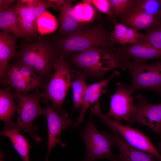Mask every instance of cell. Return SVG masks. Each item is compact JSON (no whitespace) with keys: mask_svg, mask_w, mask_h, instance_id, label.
<instances>
[{"mask_svg":"<svg viewBox=\"0 0 161 161\" xmlns=\"http://www.w3.org/2000/svg\"><path fill=\"white\" fill-rule=\"evenodd\" d=\"M159 2H160V16L161 17V0H159Z\"/></svg>","mask_w":161,"mask_h":161,"instance_id":"36","label":"cell"},{"mask_svg":"<svg viewBox=\"0 0 161 161\" xmlns=\"http://www.w3.org/2000/svg\"><path fill=\"white\" fill-rule=\"evenodd\" d=\"M136 98L137 102L134 105L130 124L136 122L143 125L161 137V103H149L141 94Z\"/></svg>","mask_w":161,"mask_h":161,"instance_id":"9","label":"cell"},{"mask_svg":"<svg viewBox=\"0 0 161 161\" xmlns=\"http://www.w3.org/2000/svg\"><path fill=\"white\" fill-rule=\"evenodd\" d=\"M71 0H64L58 7L59 33L64 35L75 32L79 26V22L74 14Z\"/></svg>","mask_w":161,"mask_h":161,"instance_id":"18","label":"cell"},{"mask_svg":"<svg viewBox=\"0 0 161 161\" xmlns=\"http://www.w3.org/2000/svg\"><path fill=\"white\" fill-rule=\"evenodd\" d=\"M35 90L31 95L15 92L13 93L18 104L17 119L14 126L29 134L36 143H38L42 139L35 134L37 128L33 125V123L38 116L44 115L45 109L41 108L40 103L41 93L39 89Z\"/></svg>","mask_w":161,"mask_h":161,"instance_id":"5","label":"cell"},{"mask_svg":"<svg viewBox=\"0 0 161 161\" xmlns=\"http://www.w3.org/2000/svg\"><path fill=\"white\" fill-rule=\"evenodd\" d=\"M15 1V0H0V13L9 8Z\"/></svg>","mask_w":161,"mask_h":161,"instance_id":"31","label":"cell"},{"mask_svg":"<svg viewBox=\"0 0 161 161\" xmlns=\"http://www.w3.org/2000/svg\"><path fill=\"white\" fill-rule=\"evenodd\" d=\"M119 19L120 23L138 31L142 30L147 32L161 24L160 10L156 14H151L143 7L140 0H134Z\"/></svg>","mask_w":161,"mask_h":161,"instance_id":"10","label":"cell"},{"mask_svg":"<svg viewBox=\"0 0 161 161\" xmlns=\"http://www.w3.org/2000/svg\"><path fill=\"white\" fill-rule=\"evenodd\" d=\"M114 23V30L111 34L112 44H119L120 46L134 43L144 38V34L141 33L136 30L118 23L115 19Z\"/></svg>","mask_w":161,"mask_h":161,"instance_id":"19","label":"cell"},{"mask_svg":"<svg viewBox=\"0 0 161 161\" xmlns=\"http://www.w3.org/2000/svg\"><path fill=\"white\" fill-rule=\"evenodd\" d=\"M110 161H123L119 159L118 158V157H117L116 158Z\"/></svg>","mask_w":161,"mask_h":161,"instance_id":"35","label":"cell"},{"mask_svg":"<svg viewBox=\"0 0 161 161\" xmlns=\"http://www.w3.org/2000/svg\"><path fill=\"white\" fill-rule=\"evenodd\" d=\"M120 74L119 71H114L107 78L88 86L83 97L80 114L76 122V127L83 121L85 113L89 107L98 100L100 97L106 92L110 81L118 77Z\"/></svg>","mask_w":161,"mask_h":161,"instance_id":"14","label":"cell"},{"mask_svg":"<svg viewBox=\"0 0 161 161\" xmlns=\"http://www.w3.org/2000/svg\"><path fill=\"white\" fill-rule=\"evenodd\" d=\"M61 54L48 41L38 38L22 45L16 62L31 68L47 83L52 74L55 62Z\"/></svg>","mask_w":161,"mask_h":161,"instance_id":"2","label":"cell"},{"mask_svg":"<svg viewBox=\"0 0 161 161\" xmlns=\"http://www.w3.org/2000/svg\"><path fill=\"white\" fill-rule=\"evenodd\" d=\"M81 134L86 151V157L81 161H95L103 158L111 161L117 157L112 151L115 144L113 137L104 131H99L91 118L88 121Z\"/></svg>","mask_w":161,"mask_h":161,"instance_id":"6","label":"cell"},{"mask_svg":"<svg viewBox=\"0 0 161 161\" xmlns=\"http://www.w3.org/2000/svg\"><path fill=\"white\" fill-rule=\"evenodd\" d=\"M117 48L128 61L143 63L151 60L158 59L161 61V51L143 38L134 43L120 46Z\"/></svg>","mask_w":161,"mask_h":161,"instance_id":"13","label":"cell"},{"mask_svg":"<svg viewBox=\"0 0 161 161\" xmlns=\"http://www.w3.org/2000/svg\"><path fill=\"white\" fill-rule=\"evenodd\" d=\"M113 135L115 144L117 147L118 158L123 161H157L152 154L138 149L128 143L110 125L106 124Z\"/></svg>","mask_w":161,"mask_h":161,"instance_id":"15","label":"cell"},{"mask_svg":"<svg viewBox=\"0 0 161 161\" xmlns=\"http://www.w3.org/2000/svg\"><path fill=\"white\" fill-rule=\"evenodd\" d=\"M17 2L9 8L0 13V28L1 31L9 32L17 38L30 39L28 35L23 30L19 23L16 14Z\"/></svg>","mask_w":161,"mask_h":161,"instance_id":"17","label":"cell"},{"mask_svg":"<svg viewBox=\"0 0 161 161\" xmlns=\"http://www.w3.org/2000/svg\"><path fill=\"white\" fill-rule=\"evenodd\" d=\"M11 88L0 90V119L5 123L4 127H12L14 123L12 118L17 111V106L15 103L14 96L10 92Z\"/></svg>","mask_w":161,"mask_h":161,"instance_id":"20","label":"cell"},{"mask_svg":"<svg viewBox=\"0 0 161 161\" xmlns=\"http://www.w3.org/2000/svg\"><path fill=\"white\" fill-rule=\"evenodd\" d=\"M134 0H110V16L113 21L120 18L129 8Z\"/></svg>","mask_w":161,"mask_h":161,"instance_id":"28","label":"cell"},{"mask_svg":"<svg viewBox=\"0 0 161 161\" xmlns=\"http://www.w3.org/2000/svg\"><path fill=\"white\" fill-rule=\"evenodd\" d=\"M16 12L20 25L29 38L36 37L38 34L37 29L30 21L27 16V6L21 0L17 2Z\"/></svg>","mask_w":161,"mask_h":161,"instance_id":"25","label":"cell"},{"mask_svg":"<svg viewBox=\"0 0 161 161\" xmlns=\"http://www.w3.org/2000/svg\"><path fill=\"white\" fill-rule=\"evenodd\" d=\"M97 47L70 55L72 62L93 79H103L108 72L115 69L126 70L128 61L117 48Z\"/></svg>","mask_w":161,"mask_h":161,"instance_id":"1","label":"cell"},{"mask_svg":"<svg viewBox=\"0 0 161 161\" xmlns=\"http://www.w3.org/2000/svg\"><path fill=\"white\" fill-rule=\"evenodd\" d=\"M83 2L84 3L91 5V4H92V0H83Z\"/></svg>","mask_w":161,"mask_h":161,"instance_id":"32","label":"cell"},{"mask_svg":"<svg viewBox=\"0 0 161 161\" xmlns=\"http://www.w3.org/2000/svg\"><path fill=\"white\" fill-rule=\"evenodd\" d=\"M126 69L131 76L130 86L133 93L139 90H148L158 93L161 97V61L153 63L129 61Z\"/></svg>","mask_w":161,"mask_h":161,"instance_id":"7","label":"cell"},{"mask_svg":"<svg viewBox=\"0 0 161 161\" xmlns=\"http://www.w3.org/2000/svg\"><path fill=\"white\" fill-rule=\"evenodd\" d=\"M61 2V0H36L33 5L27 6V14L28 19L37 29L36 23L38 18L48 8H58Z\"/></svg>","mask_w":161,"mask_h":161,"instance_id":"24","label":"cell"},{"mask_svg":"<svg viewBox=\"0 0 161 161\" xmlns=\"http://www.w3.org/2000/svg\"><path fill=\"white\" fill-rule=\"evenodd\" d=\"M116 85V90L111 97L109 109L106 115L114 118L117 121L124 120L130 124L135 97L132 96L133 93L130 86L120 82H117Z\"/></svg>","mask_w":161,"mask_h":161,"instance_id":"11","label":"cell"},{"mask_svg":"<svg viewBox=\"0 0 161 161\" xmlns=\"http://www.w3.org/2000/svg\"><path fill=\"white\" fill-rule=\"evenodd\" d=\"M0 83L2 86L8 85L18 93L27 94L34 89L26 81L15 64L8 65L5 78Z\"/></svg>","mask_w":161,"mask_h":161,"instance_id":"21","label":"cell"},{"mask_svg":"<svg viewBox=\"0 0 161 161\" xmlns=\"http://www.w3.org/2000/svg\"><path fill=\"white\" fill-rule=\"evenodd\" d=\"M111 34L102 25L64 35L58 43L61 54L79 52L96 46L112 47Z\"/></svg>","mask_w":161,"mask_h":161,"instance_id":"4","label":"cell"},{"mask_svg":"<svg viewBox=\"0 0 161 161\" xmlns=\"http://www.w3.org/2000/svg\"><path fill=\"white\" fill-rule=\"evenodd\" d=\"M92 4L100 12L110 16V5L109 0H92Z\"/></svg>","mask_w":161,"mask_h":161,"instance_id":"30","label":"cell"},{"mask_svg":"<svg viewBox=\"0 0 161 161\" xmlns=\"http://www.w3.org/2000/svg\"><path fill=\"white\" fill-rule=\"evenodd\" d=\"M1 135L8 137L14 148L22 158L23 161H29V151L30 147L27 140L20 130L13 126L11 128L4 127L1 132Z\"/></svg>","mask_w":161,"mask_h":161,"instance_id":"22","label":"cell"},{"mask_svg":"<svg viewBox=\"0 0 161 161\" xmlns=\"http://www.w3.org/2000/svg\"><path fill=\"white\" fill-rule=\"evenodd\" d=\"M44 116L46 117L48 128V151L46 161H47L50 153L54 147L59 144L62 147L65 144L60 141L62 130L65 131L69 126L76 127V122L68 119L59 114L49 103L46 104Z\"/></svg>","mask_w":161,"mask_h":161,"instance_id":"12","label":"cell"},{"mask_svg":"<svg viewBox=\"0 0 161 161\" xmlns=\"http://www.w3.org/2000/svg\"><path fill=\"white\" fill-rule=\"evenodd\" d=\"M144 35L143 39L161 51V24L146 32Z\"/></svg>","mask_w":161,"mask_h":161,"instance_id":"29","label":"cell"},{"mask_svg":"<svg viewBox=\"0 0 161 161\" xmlns=\"http://www.w3.org/2000/svg\"><path fill=\"white\" fill-rule=\"evenodd\" d=\"M54 72L41 93V98L46 104L49 100L61 115L67 118L68 114L62 106L69 89L71 87L75 73L67 61L66 54H61L55 61Z\"/></svg>","mask_w":161,"mask_h":161,"instance_id":"3","label":"cell"},{"mask_svg":"<svg viewBox=\"0 0 161 161\" xmlns=\"http://www.w3.org/2000/svg\"><path fill=\"white\" fill-rule=\"evenodd\" d=\"M56 18L48 11H45L38 18L36 27L41 35L52 33L55 31L58 26Z\"/></svg>","mask_w":161,"mask_h":161,"instance_id":"26","label":"cell"},{"mask_svg":"<svg viewBox=\"0 0 161 161\" xmlns=\"http://www.w3.org/2000/svg\"><path fill=\"white\" fill-rule=\"evenodd\" d=\"M18 38L4 31L0 32V80H3L6 76L10 60L16 57V40Z\"/></svg>","mask_w":161,"mask_h":161,"instance_id":"16","label":"cell"},{"mask_svg":"<svg viewBox=\"0 0 161 161\" xmlns=\"http://www.w3.org/2000/svg\"><path fill=\"white\" fill-rule=\"evenodd\" d=\"M0 161H4V154L2 152H0Z\"/></svg>","mask_w":161,"mask_h":161,"instance_id":"33","label":"cell"},{"mask_svg":"<svg viewBox=\"0 0 161 161\" xmlns=\"http://www.w3.org/2000/svg\"><path fill=\"white\" fill-rule=\"evenodd\" d=\"M75 16L79 22L90 21L95 16V11L90 4L84 3H79L73 7Z\"/></svg>","mask_w":161,"mask_h":161,"instance_id":"27","label":"cell"},{"mask_svg":"<svg viewBox=\"0 0 161 161\" xmlns=\"http://www.w3.org/2000/svg\"><path fill=\"white\" fill-rule=\"evenodd\" d=\"M89 78L86 73L83 71H77L75 73V78L71 87L72 89L73 110H80L83 97L88 86L86 79Z\"/></svg>","mask_w":161,"mask_h":161,"instance_id":"23","label":"cell"},{"mask_svg":"<svg viewBox=\"0 0 161 161\" xmlns=\"http://www.w3.org/2000/svg\"><path fill=\"white\" fill-rule=\"evenodd\" d=\"M158 150L161 153V141L158 144Z\"/></svg>","mask_w":161,"mask_h":161,"instance_id":"34","label":"cell"},{"mask_svg":"<svg viewBox=\"0 0 161 161\" xmlns=\"http://www.w3.org/2000/svg\"><path fill=\"white\" fill-rule=\"evenodd\" d=\"M92 113L102 119V123L112 126L130 145L140 150L153 155L158 161H161V154L149 138L139 130L123 125L120 122L114 121L104 115L100 108L96 107Z\"/></svg>","mask_w":161,"mask_h":161,"instance_id":"8","label":"cell"}]
</instances>
